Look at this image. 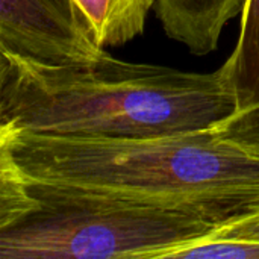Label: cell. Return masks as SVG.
I'll return each mask as SVG.
<instances>
[{"mask_svg":"<svg viewBox=\"0 0 259 259\" xmlns=\"http://www.w3.org/2000/svg\"><path fill=\"white\" fill-rule=\"evenodd\" d=\"M214 234L220 237L259 240V209L222 225Z\"/></svg>","mask_w":259,"mask_h":259,"instance_id":"obj_10","label":"cell"},{"mask_svg":"<svg viewBox=\"0 0 259 259\" xmlns=\"http://www.w3.org/2000/svg\"><path fill=\"white\" fill-rule=\"evenodd\" d=\"M24 181V199L0 220V259H167L222 226L178 208Z\"/></svg>","mask_w":259,"mask_h":259,"instance_id":"obj_3","label":"cell"},{"mask_svg":"<svg viewBox=\"0 0 259 259\" xmlns=\"http://www.w3.org/2000/svg\"><path fill=\"white\" fill-rule=\"evenodd\" d=\"M220 68L234 90L237 111L259 105V0H246L237 46Z\"/></svg>","mask_w":259,"mask_h":259,"instance_id":"obj_6","label":"cell"},{"mask_svg":"<svg viewBox=\"0 0 259 259\" xmlns=\"http://www.w3.org/2000/svg\"><path fill=\"white\" fill-rule=\"evenodd\" d=\"M214 129L220 137L259 156V105L235 111Z\"/></svg>","mask_w":259,"mask_h":259,"instance_id":"obj_9","label":"cell"},{"mask_svg":"<svg viewBox=\"0 0 259 259\" xmlns=\"http://www.w3.org/2000/svg\"><path fill=\"white\" fill-rule=\"evenodd\" d=\"M246 0H156L165 33L194 55L217 49L223 27L243 12Z\"/></svg>","mask_w":259,"mask_h":259,"instance_id":"obj_5","label":"cell"},{"mask_svg":"<svg viewBox=\"0 0 259 259\" xmlns=\"http://www.w3.org/2000/svg\"><path fill=\"white\" fill-rule=\"evenodd\" d=\"M237 111L222 68L182 71L105 52L52 65L0 52V131L87 138H147L217 126Z\"/></svg>","mask_w":259,"mask_h":259,"instance_id":"obj_1","label":"cell"},{"mask_svg":"<svg viewBox=\"0 0 259 259\" xmlns=\"http://www.w3.org/2000/svg\"><path fill=\"white\" fill-rule=\"evenodd\" d=\"M102 47H118L143 33L156 0H79Z\"/></svg>","mask_w":259,"mask_h":259,"instance_id":"obj_7","label":"cell"},{"mask_svg":"<svg viewBox=\"0 0 259 259\" xmlns=\"http://www.w3.org/2000/svg\"><path fill=\"white\" fill-rule=\"evenodd\" d=\"M259 259V240L220 237L211 234L209 237L191 241L176 250L170 252L167 259Z\"/></svg>","mask_w":259,"mask_h":259,"instance_id":"obj_8","label":"cell"},{"mask_svg":"<svg viewBox=\"0 0 259 259\" xmlns=\"http://www.w3.org/2000/svg\"><path fill=\"white\" fill-rule=\"evenodd\" d=\"M0 150L32 182L178 208L222 225L259 209V156L214 127L147 138L0 131Z\"/></svg>","mask_w":259,"mask_h":259,"instance_id":"obj_2","label":"cell"},{"mask_svg":"<svg viewBox=\"0 0 259 259\" xmlns=\"http://www.w3.org/2000/svg\"><path fill=\"white\" fill-rule=\"evenodd\" d=\"M0 52L70 65L97 61L106 50L79 0H0Z\"/></svg>","mask_w":259,"mask_h":259,"instance_id":"obj_4","label":"cell"}]
</instances>
